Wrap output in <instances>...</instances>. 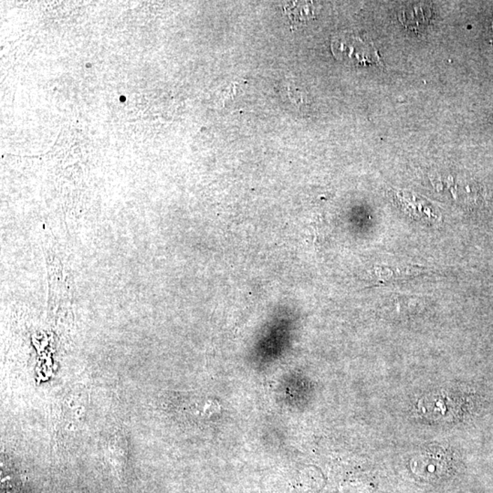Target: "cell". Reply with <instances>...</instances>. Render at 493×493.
<instances>
[{"mask_svg":"<svg viewBox=\"0 0 493 493\" xmlns=\"http://www.w3.org/2000/svg\"><path fill=\"white\" fill-rule=\"evenodd\" d=\"M332 52L336 59L348 65L380 64L381 62L374 45L354 33H341L335 36L332 41Z\"/></svg>","mask_w":493,"mask_h":493,"instance_id":"1","label":"cell"},{"mask_svg":"<svg viewBox=\"0 0 493 493\" xmlns=\"http://www.w3.org/2000/svg\"><path fill=\"white\" fill-rule=\"evenodd\" d=\"M431 8L428 6H416L413 8H408L402 11L401 21L410 29H422L429 24V18L431 17Z\"/></svg>","mask_w":493,"mask_h":493,"instance_id":"2","label":"cell"},{"mask_svg":"<svg viewBox=\"0 0 493 493\" xmlns=\"http://www.w3.org/2000/svg\"><path fill=\"white\" fill-rule=\"evenodd\" d=\"M312 6L303 2H291L285 6V12L293 22L299 23L314 17Z\"/></svg>","mask_w":493,"mask_h":493,"instance_id":"3","label":"cell"}]
</instances>
